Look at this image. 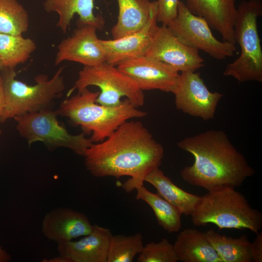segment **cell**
Instances as JSON below:
<instances>
[{"label": "cell", "instance_id": "cell-1", "mask_svg": "<svg viewBox=\"0 0 262 262\" xmlns=\"http://www.w3.org/2000/svg\"><path fill=\"white\" fill-rule=\"evenodd\" d=\"M163 147L138 121H127L101 142L93 143L83 157L86 169L96 177L130 178L121 186L131 192L144 185L146 177L159 167Z\"/></svg>", "mask_w": 262, "mask_h": 262}, {"label": "cell", "instance_id": "cell-2", "mask_svg": "<svg viewBox=\"0 0 262 262\" xmlns=\"http://www.w3.org/2000/svg\"><path fill=\"white\" fill-rule=\"evenodd\" d=\"M177 146L194 157L193 164L185 166L180 173L182 180L192 186L207 191L235 188L255 172L223 131L209 130L186 137Z\"/></svg>", "mask_w": 262, "mask_h": 262}, {"label": "cell", "instance_id": "cell-3", "mask_svg": "<svg viewBox=\"0 0 262 262\" xmlns=\"http://www.w3.org/2000/svg\"><path fill=\"white\" fill-rule=\"evenodd\" d=\"M99 92L87 88L75 95L67 98L56 111L58 115L68 118L80 126L87 133L92 132L93 143L103 141L121 125L134 118H142L147 113L138 109L125 98L116 106H106L96 102Z\"/></svg>", "mask_w": 262, "mask_h": 262}, {"label": "cell", "instance_id": "cell-4", "mask_svg": "<svg viewBox=\"0 0 262 262\" xmlns=\"http://www.w3.org/2000/svg\"><path fill=\"white\" fill-rule=\"evenodd\" d=\"M191 216L193 224L198 227L213 224L219 230L247 229L256 234L262 228V213L232 187L208 191Z\"/></svg>", "mask_w": 262, "mask_h": 262}, {"label": "cell", "instance_id": "cell-5", "mask_svg": "<svg viewBox=\"0 0 262 262\" xmlns=\"http://www.w3.org/2000/svg\"><path fill=\"white\" fill-rule=\"evenodd\" d=\"M61 67L49 79L45 75L36 77L33 85L16 79L13 68H4L1 71L5 96V107L0 122H4L16 116L49 109L54 99L66 88Z\"/></svg>", "mask_w": 262, "mask_h": 262}, {"label": "cell", "instance_id": "cell-6", "mask_svg": "<svg viewBox=\"0 0 262 262\" xmlns=\"http://www.w3.org/2000/svg\"><path fill=\"white\" fill-rule=\"evenodd\" d=\"M262 15L261 0L243 1L237 8L234 36L241 52L238 57L227 65L225 76L240 82H262V49L257 24Z\"/></svg>", "mask_w": 262, "mask_h": 262}, {"label": "cell", "instance_id": "cell-7", "mask_svg": "<svg viewBox=\"0 0 262 262\" xmlns=\"http://www.w3.org/2000/svg\"><path fill=\"white\" fill-rule=\"evenodd\" d=\"M56 111L50 108L29 113L14 118L16 129L29 145L36 142L44 143L49 148H68L83 156L93 142L84 133L73 135L61 126L57 119Z\"/></svg>", "mask_w": 262, "mask_h": 262}, {"label": "cell", "instance_id": "cell-8", "mask_svg": "<svg viewBox=\"0 0 262 262\" xmlns=\"http://www.w3.org/2000/svg\"><path fill=\"white\" fill-rule=\"evenodd\" d=\"M90 86L100 89L96 102L104 106L119 105L122 97L137 107L144 104L143 91L135 82L117 67L106 62L95 66H84L79 71L73 89L81 92Z\"/></svg>", "mask_w": 262, "mask_h": 262}, {"label": "cell", "instance_id": "cell-9", "mask_svg": "<svg viewBox=\"0 0 262 262\" xmlns=\"http://www.w3.org/2000/svg\"><path fill=\"white\" fill-rule=\"evenodd\" d=\"M167 26L183 44L215 59L232 57L236 51V44L217 39L208 22L191 13L182 1H179L177 17Z\"/></svg>", "mask_w": 262, "mask_h": 262}, {"label": "cell", "instance_id": "cell-10", "mask_svg": "<svg viewBox=\"0 0 262 262\" xmlns=\"http://www.w3.org/2000/svg\"><path fill=\"white\" fill-rule=\"evenodd\" d=\"M172 93L178 110L204 120L214 117L223 96L218 92L209 90L200 74L196 71L181 72Z\"/></svg>", "mask_w": 262, "mask_h": 262}, {"label": "cell", "instance_id": "cell-11", "mask_svg": "<svg viewBox=\"0 0 262 262\" xmlns=\"http://www.w3.org/2000/svg\"><path fill=\"white\" fill-rule=\"evenodd\" d=\"M116 67L142 91L157 89L172 93L180 75L170 66L147 55L124 60Z\"/></svg>", "mask_w": 262, "mask_h": 262}, {"label": "cell", "instance_id": "cell-12", "mask_svg": "<svg viewBox=\"0 0 262 262\" xmlns=\"http://www.w3.org/2000/svg\"><path fill=\"white\" fill-rule=\"evenodd\" d=\"M97 30L94 26L79 24L71 36L59 44L55 65L71 61L84 66H95L106 62L105 53L97 34Z\"/></svg>", "mask_w": 262, "mask_h": 262}, {"label": "cell", "instance_id": "cell-13", "mask_svg": "<svg viewBox=\"0 0 262 262\" xmlns=\"http://www.w3.org/2000/svg\"><path fill=\"white\" fill-rule=\"evenodd\" d=\"M146 55L165 63L179 72L196 71L204 66L199 51L183 44L164 25L158 27Z\"/></svg>", "mask_w": 262, "mask_h": 262}, {"label": "cell", "instance_id": "cell-14", "mask_svg": "<svg viewBox=\"0 0 262 262\" xmlns=\"http://www.w3.org/2000/svg\"><path fill=\"white\" fill-rule=\"evenodd\" d=\"M112 235L109 229L94 225L90 233L80 240L58 244L59 255L49 262H107Z\"/></svg>", "mask_w": 262, "mask_h": 262}, {"label": "cell", "instance_id": "cell-15", "mask_svg": "<svg viewBox=\"0 0 262 262\" xmlns=\"http://www.w3.org/2000/svg\"><path fill=\"white\" fill-rule=\"evenodd\" d=\"M157 5L144 28L138 32L120 38L99 39L106 57V62L116 66L130 59L146 55L158 28Z\"/></svg>", "mask_w": 262, "mask_h": 262}, {"label": "cell", "instance_id": "cell-16", "mask_svg": "<svg viewBox=\"0 0 262 262\" xmlns=\"http://www.w3.org/2000/svg\"><path fill=\"white\" fill-rule=\"evenodd\" d=\"M92 227L83 213L69 208H58L45 214L42 232L47 238L59 244L88 235Z\"/></svg>", "mask_w": 262, "mask_h": 262}, {"label": "cell", "instance_id": "cell-17", "mask_svg": "<svg viewBox=\"0 0 262 262\" xmlns=\"http://www.w3.org/2000/svg\"><path fill=\"white\" fill-rule=\"evenodd\" d=\"M236 0H185L188 10L204 18L223 41L236 44L234 27L237 14Z\"/></svg>", "mask_w": 262, "mask_h": 262}, {"label": "cell", "instance_id": "cell-18", "mask_svg": "<svg viewBox=\"0 0 262 262\" xmlns=\"http://www.w3.org/2000/svg\"><path fill=\"white\" fill-rule=\"evenodd\" d=\"M94 0H45L43 3L45 11L58 14L56 26L64 33L75 14L79 16L80 24L91 25L98 30L102 29L104 19L101 16L94 14Z\"/></svg>", "mask_w": 262, "mask_h": 262}, {"label": "cell", "instance_id": "cell-19", "mask_svg": "<svg viewBox=\"0 0 262 262\" xmlns=\"http://www.w3.org/2000/svg\"><path fill=\"white\" fill-rule=\"evenodd\" d=\"M118 16L111 29L113 39L136 33L147 23L156 1L149 0H117Z\"/></svg>", "mask_w": 262, "mask_h": 262}, {"label": "cell", "instance_id": "cell-20", "mask_svg": "<svg viewBox=\"0 0 262 262\" xmlns=\"http://www.w3.org/2000/svg\"><path fill=\"white\" fill-rule=\"evenodd\" d=\"M173 245L178 261L223 262L205 232L196 229H185L178 235Z\"/></svg>", "mask_w": 262, "mask_h": 262}, {"label": "cell", "instance_id": "cell-21", "mask_svg": "<svg viewBox=\"0 0 262 262\" xmlns=\"http://www.w3.org/2000/svg\"><path fill=\"white\" fill-rule=\"evenodd\" d=\"M145 181L151 184L158 194L186 216L192 214L201 200V196L187 192L177 186L159 167L150 172Z\"/></svg>", "mask_w": 262, "mask_h": 262}, {"label": "cell", "instance_id": "cell-22", "mask_svg": "<svg viewBox=\"0 0 262 262\" xmlns=\"http://www.w3.org/2000/svg\"><path fill=\"white\" fill-rule=\"evenodd\" d=\"M213 247L223 262H252L250 244L247 236L232 238L221 234L213 229L204 232Z\"/></svg>", "mask_w": 262, "mask_h": 262}, {"label": "cell", "instance_id": "cell-23", "mask_svg": "<svg viewBox=\"0 0 262 262\" xmlns=\"http://www.w3.org/2000/svg\"><path fill=\"white\" fill-rule=\"evenodd\" d=\"M135 189L136 199L144 201L151 208L160 226L169 233L179 231L182 213L176 207L159 194L149 191L144 185Z\"/></svg>", "mask_w": 262, "mask_h": 262}, {"label": "cell", "instance_id": "cell-24", "mask_svg": "<svg viewBox=\"0 0 262 262\" xmlns=\"http://www.w3.org/2000/svg\"><path fill=\"white\" fill-rule=\"evenodd\" d=\"M36 49L34 41L23 35L0 33V63L4 68H13L28 61Z\"/></svg>", "mask_w": 262, "mask_h": 262}, {"label": "cell", "instance_id": "cell-25", "mask_svg": "<svg viewBox=\"0 0 262 262\" xmlns=\"http://www.w3.org/2000/svg\"><path fill=\"white\" fill-rule=\"evenodd\" d=\"M29 26V14L17 0H0V33L21 35Z\"/></svg>", "mask_w": 262, "mask_h": 262}, {"label": "cell", "instance_id": "cell-26", "mask_svg": "<svg viewBox=\"0 0 262 262\" xmlns=\"http://www.w3.org/2000/svg\"><path fill=\"white\" fill-rule=\"evenodd\" d=\"M144 247L140 233L132 235H112L110 240L107 262H132Z\"/></svg>", "mask_w": 262, "mask_h": 262}, {"label": "cell", "instance_id": "cell-27", "mask_svg": "<svg viewBox=\"0 0 262 262\" xmlns=\"http://www.w3.org/2000/svg\"><path fill=\"white\" fill-rule=\"evenodd\" d=\"M138 262H176L178 259L172 245L164 238L158 243L151 242L144 246L137 258Z\"/></svg>", "mask_w": 262, "mask_h": 262}, {"label": "cell", "instance_id": "cell-28", "mask_svg": "<svg viewBox=\"0 0 262 262\" xmlns=\"http://www.w3.org/2000/svg\"><path fill=\"white\" fill-rule=\"evenodd\" d=\"M179 0H158L157 19L162 25H167L178 15Z\"/></svg>", "mask_w": 262, "mask_h": 262}, {"label": "cell", "instance_id": "cell-29", "mask_svg": "<svg viewBox=\"0 0 262 262\" xmlns=\"http://www.w3.org/2000/svg\"><path fill=\"white\" fill-rule=\"evenodd\" d=\"M250 244V252L254 262H262V232H259Z\"/></svg>", "mask_w": 262, "mask_h": 262}, {"label": "cell", "instance_id": "cell-30", "mask_svg": "<svg viewBox=\"0 0 262 262\" xmlns=\"http://www.w3.org/2000/svg\"><path fill=\"white\" fill-rule=\"evenodd\" d=\"M5 107V96L3 81L0 72V117L3 114Z\"/></svg>", "mask_w": 262, "mask_h": 262}, {"label": "cell", "instance_id": "cell-31", "mask_svg": "<svg viewBox=\"0 0 262 262\" xmlns=\"http://www.w3.org/2000/svg\"><path fill=\"white\" fill-rule=\"evenodd\" d=\"M11 260V257L0 246V262H7Z\"/></svg>", "mask_w": 262, "mask_h": 262}, {"label": "cell", "instance_id": "cell-32", "mask_svg": "<svg viewBox=\"0 0 262 262\" xmlns=\"http://www.w3.org/2000/svg\"><path fill=\"white\" fill-rule=\"evenodd\" d=\"M4 68L3 66H2V65L1 64V63H0V72L1 71V70Z\"/></svg>", "mask_w": 262, "mask_h": 262}, {"label": "cell", "instance_id": "cell-33", "mask_svg": "<svg viewBox=\"0 0 262 262\" xmlns=\"http://www.w3.org/2000/svg\"><path fill=\"white\" fill-rule=\"evenodd\" d=\"M1 131L0 129V134H1Z\"/></svg>", "mask_w": 262, "mask_h": 262}]
</instances>
